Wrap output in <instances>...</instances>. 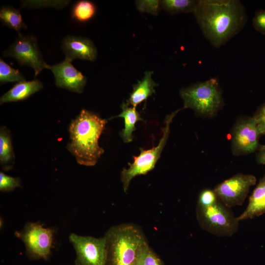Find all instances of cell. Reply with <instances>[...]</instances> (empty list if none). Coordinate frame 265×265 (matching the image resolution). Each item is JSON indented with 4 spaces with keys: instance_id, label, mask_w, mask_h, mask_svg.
<instances>
[{
    "instance_id": "obj_14",
    "label": "cell",
    "mask_w": 265,
    "mask_h": 265,
    "mask_svg": "<svg viewBox=\"0 0 265 265\" xmlns=\"http://www.w3.org/2000/svg\"><path fill=\"white\" fill-rule=\"evenodd\" d=\"M265 213V175L260 180L249 198L248 206L237 219L238 221Z\"/></svg>"
},
{
    "instance_id": "obj_5",
    "label": "cell",
    "mask_w": 265,
    "mask_h": 265,
    "mask_svg": "<svg viewBox=\"0 0 265 265\" xmlns=\"http://www.w3.org/2000/svg\"><path fill=\"white\" fill-rule=\"evenodd\" d=\"M196 214L200 227L216 236L231 237L238 229L239 221L219 199L208 206L197 205Z\"/></svg>"
},
{
    "instance_id": "obj_15",
    "label": "cell",
    "mask_w": 265,
    "mask_h": 265,
    "mask_svg": "<svg viewBox=\"0 0 265 265\" xmlns=\"http://www.w3.org/2000/svg\"><path fill=\"white\" fill-rule=\"evenodd\" d=\"M43 88V83L37 79L17 82L1 96L0 104L25 100Z\"/></svg>"
},
{
    "instance_id": "obj_2",
    "label": "cell",
    "mask_w": 265,
    "mask_h": 265,
    "mask_svg": "<svg viewBox=\"0 0 265 265\" xmlns=\"http://www.w3.org/2000/svg\"><path fill=\"white\" fill-rule=\"evenodd\" d=\"M107 121L94 113L82 109L69 126L70 141L67 149L77 162L91 166L96 164L104 153L98 140Z\"/></svg>"
},
{
    "instance_id": "obj_23",
    "label": "cell",
    "mask_w": 265,
    "mask_h": 265,
    "mask_svg": "<svg viewBox=\"0 0 265 265\" xmlns=\"http://www.w3.org/2000/svg\"><path fill=\"white\" fill-rule=\"evenodd\" d=\"M133 265H161V264L146 242L138 250Z\"/></svg>"
},
{
    "instance_id": "obj_6",
    "label": "cell",
    "mask_w": 265,
    "mask_h": 265,
    "mask_svg": "<svg viewBox=\"0 0 265 265\" xmlns=\"http://www.w3.org/2000/svg\"><path fill=\"white\" fill-rule=\"evenodd\" d=\"M183 108L178 109L166 116L165 126L162 128V135L158 145L150 149L145 150L140 148L138 156L133 157V162L129 163V167L124 168L121 172V179L125 192L128 190L132 179L139 175H144L153 169L160 157L170 133V125L177 113Z\"/></svg>"
},
{
    "instance_id": "obj_25",
    "label": "cell",
    "mask_w": 265,
    "mask_h": 265,
    "mask_svg": "<svg viewBox=\"0 0 265 265\" xmlns=\"http://www.w3.org/2000/svg\"><path fill=\"white\" fill-rule=\"evenodd\" d=\"M21 186L20 180L5 175L2 172H0V190L2 192H8Z\"/></svg>"
},
{
    "instance_id": "obj_9",
    "label": "cell",
    "mask_w": 265,
    "mask_h": 265,
    "mask_svg": "<svg viewBox=\"0 0 265 265\" xmlns=\"http://www.w3.org/2000/svg\"><path fill=\"white\" fill-rule=\"evenodd\" d=\"M69 240L76 253L75 265H106L105 237L95 238L72 233Z\"/></svg>"
},
{
    "instance_id": "obj_7",
    "label": "cell",
    "mask_w": 265,
    "mask_h": 265,
    "mask_svg": "<svg viewBox=\"0 0 265 265\" xmlns=\"http://www.w3.org/2000/svg\"><path fill=\"white\" fill-rule=\"evenodd\" d=\"M18 33L14 42L3 52V56L14 58L21 66L30 67L36 77L49 65L43 58L36 36Z\"/></svg>"
},
{
    "instance_id": "obj_22",
    "label": "cell",
    "mask_w": 265,
    "mask_h": 265,
    "mask_svg": "<svg viewBox=\"0 0 265 265\" xmlns=\"http://www.w3.org/2000/svg\"><path fill=\"white\" fill-rule=\"evenodd\" d=\"M26 78L18 69L11 67L9 64L0 58V82L3 84L8 82H19L26 81Z\"/></svg>"
},
{
    "instance_id": "obj_26",
    "label": "cell",
    "mask_w": 265,
    "mask_h": 265,
    "mask_svg": "<svg viewBox=\"0 0 265 265\" xmlns=\"http://www.w3.org/2000/svg\"><path fill=\"white\" fill-rule=\"evenodd\" d=\"M214 191L210 189H203L199 194L197 205L208 206L213 204L218 200Z\"/></svg>"
},
{
    "instance_id": "obj_10",
    "label": "cell",
    "mask_w": 265,
    "mask_h": 265,
    "mask_svg": "<svg viewBox=\"0 0 265 265\" xmlns=\"http://www.w3.org/2000/svg\"><path fill=\"white\" fill-rule=\"evenodd\" d=\"M256 181L253 175L238 173L217 185L213 190L220 201L231 208L243 204Z\"/></svg>"
},
{
    "instance_id": "obj_17",
    "label": "cell",
    "mask_w": 265,
    "mask_h": 265,
    "mask_svg": "<svg viewBox=\"0 0 265 265\" xmlns=\"http://www.w3.org/2000/svg\"><path fill=\"white\" fill-rule=\"evenodd\" d=\"M122 112L115 117H121L124 119V128L120 132L123 141L129 143L133 140L132 133L136 130L135 125L137 121H143L136 108L129 106L126 103L121 106Z\"/></svg>"
},
{
    "instance_id": "obj_21",
    "label": "cell",
    "mask_w": 265,
    "mask_h": 265,
    "mask_svg": "<svg viewBox=\"0 0 265 265\" xmlns=\"http://www.w3.org/2000/svg\"><path fill=\"white\" fill-rule=\"evenodd\" d=\"M200 0H160L161 8L171 15L183 13H193Z\"/></svg>"
},
{
    "instance_id": "obj_27",
    "label": "cell",
    "mask_w": 265,
    "mask_h": 265,
    "mask_svg": "<svg viewBox=\"0 0 265 265\" xmlns=\"http://www.w3.org/2000/svg\"><path fill=\"white\" fill-rule=\"evenodd\" d=\"M136 5L139 10L152 14H158L161 9L159 0H139L136 1Z\"/></svg>"
},
{
    "instance_id": "obj_11",
    "label": "cell",
    "mask_w": 265,
    "mask_h": 265,
    "mask_svg": "<svg viewBox=\"0 0 265 265\" xmlns=\"http://www.w3.org/2000/svg\"><path fill=\"white\" fill-rule=\"evenodd\" d=\"M18 235L30 257L44 259L49 257L53 241L52 230L44 228L38 223H29Z\"/></svg>"
},
{
    "instance_id": "obj_8",
    "label": "cell",
    "mask_w": 265,
    "mask_h": 265,
    "mask_svg": "<svg viewBox=\"0 0 265 265\" xmlns=\"http://www.w3.org/2000/svg\"><path fill=\"white\" fill-rule=\"evenodd\" d=\"M261 136L253 117L240 118L231 133V150L235 156L246 155L257 151Z\"/></svg>"
},
{
    "instance_id": "obj_28",
    "label": "cell",
    "mask_w": 265,
    "mask_h": 265,
    "mask_svg": "<svg viewBox=\"0 0 265 265\" xmlns=\"http://www.w3.org/2000/svg\"><path fill=\"white\" fill-rule=\"evenodd\" d=\"M261 135L265 134V102L257 108L252 116Z\"/></svg>"
},
{
    "instance_id": "obj_12",
    "label": "cell",
    "mask_w": 265,
    "mask_h": 265,
    "mask_svg": "<svg viewBox=\"0 0 265 265\" xmlns=\"http://www.w3.org/2000/svg\"><path fill=\"white\" fill-rule=\"evenodd\" d=\"M71 59L65 58L61 62L48 65L55 79L57 87L78 93H81L86 84L87 78L72 64Z\"/></svg>"
},
{
    "instance_id": "obj_1",
    "label": "cell",
    "mask_w": 265,
    "mask_h": 265,
    "mask_svg": "<svg viewBox=\"0 0 265 265\" xmlns=\"http://www.w3.org/2000/svg\"><path fill=\"white\" fill-rule=\"evenodd\" d=\"M193 14L204 37L215 48L239 33L248 21L239 0H200Z\"/></svg>"
},
{
    "instance_id": "obj_20",
    "label": "cell",
    "mask_w": 265,
    "mask_h": 265,
    "mask_svg": "<svg viewBox=\"0 0 265 265\" xmlns=\"http://www.w3.org/2000/svg\"><path fill=\"white\" fill-rule=\"evenodd\" d=\"M97 9L95 4L89 0H80L76 1L72 7V18L80 23H85L95 15Z\"/></svg>"
},
{
    "instance_id": "obj_30",
    "label": "cell",
    "mask_w": 265,
    "mask_h": 265,
    "mask_svg": "<svg viewBox=\"0 0 265 265\" xmlns=\"http://www.w3.org/2000/svg\"><path fill=\"white\" fill-rule=\"evenodd\" d=\"M256 159L258 164H265V144L260 145L257 151Z\"/></svg>"
},
{
    "instance_id": "obj_13",
    "label": "cell",
    "mask_w": 265,
    "mask_h": 265,
    "mask_svg": "<svg viewBox=\"0 0 265 265\" xmlns=\"http://www.w3.org/2000/svg\"><path fill=\"white\" fill-rule=\"evenodd\" d=\"M61 49L71 60L80 59L94 61L97 57V51L94 43L89 38L81 36L68 35L61 43Z\"/></svg>"
},
{
    "instance_id": "obj_24",
    "label": "cell",
    "mask_w": 265,
    "mask_h": 265,
    "mask_svg": "<svg viewBox=\"0 0 265 265\" xmlns=\"http://www.w3.org/2000/svg\"><path fill=\"white\" fill-rule=\"evenodd\" d=\"M70 0H25L22 1V7L28 8H41L52 7L57 8H63L70 3Z\"/></svg>"
},
{
    "instance_id": "obj_18",
    "label": "cell",
    "mask_w": 265,
    "mask_h": 265,
    "mask_svg": "<svg viewBox=\"0 0 265 265\" xmlns=\"http://www.w3.org/2000/svg\"><path fill=\"white\" fill-rule=\"evenodd\" d=\"M15 156L9 130L4 126L0 130V162L5 170L10 169L14 163Z\"/></svg>"
},
{
    "instance_id": "obj_16",
    "label": "cell",
    "mask_w": 265,
    "mask_h": 265,
    "mask_svg": "<svg viewBox=\"0 0 265 265\" xmlns=\"http://www.w3.org/2000/svg\"><path fill=\"white\" fill-rule=\"evenodd\" d=\"M153 74V71H146L142 80L133 85L132 91L126 101L127 105H132L136 108L138 105L146 101L155 93V87L159 84L152 79Z\"/></svg>"
},
{
    "instance_id": "obj_19",
    "label": "cell",
    "mask_w": 265,
    "mask_h": 265,
    "mask_svg": "<svg viewBox=\"0 0 265 265\" xmlns=\"http://www.w3.org/2000/svg\"><path fill=\"white\" fill-rule=\"evenodd\" d=\"M0 20L1 23L12 28L18 33L27 28L24 23L20 11L9 5H4L0 9Z\"/></svg>"
},
{
    "instance_id": "obj_29",
    "label": "cell",
    "mask_w": 265,
    "mask_h": 265,
    "mask_svg": "<svg viewBox=\"0 0 265 265\" xmlns=\"http://www.w3.org/2000/svg\"><path fill=\"white\" fill-rule=\"evenodd\" d=\"M252 24L256 30L265 35V9L256 11L252 20Z\"/></svg>"
},
{
    "instance_id": "obj_3",
    "label": "cell",
    "mask_w": 265,
    "mask_h": 265,
    "mask_svg": "<svg viewBox=\"0 0 265 265\" xmlns=\"http://www.w3.org/2000/svg\"><path fill=\"white\" fill-rule=\"evenodd\" d=\"M105 237L106 265H133L138 250L146 242L140 230L130 224L113 227Z\"/></svg>"
},
{
    "instance_id": "obj_4",
    "label": "cell",
    "mask_w": 265,
    "mask_h": 265,
    "mask_svg": "<svg viewBox=\"0 0 265 265\" xmlns=\"http://www.w3.org/2000/svg\"><path fill=\"white\" fill-rule=\"evenodd\" d=\"M222 90L218 79L211 78L182 88L180 94L184 108H190L203 117H212L224 105Z\"/></svg>"
}]
</instances>
